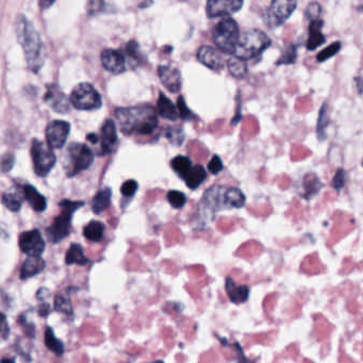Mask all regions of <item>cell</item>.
<instances>
[{
	"mask_svg": "<svg viewBox=\"0 0 363 363\" xmlns=\"http://www.w3.org/2000/svg\"><path fill=\"white\" fill-rule=\"evenodd\" d=\"M119 128L125 134L147 135L153 132L158 126V117L151 105L119 108L115 112Z\"/></svg>",
	"mask_w": 363,
	"mask_h": 363,
	"instance_id": "6da1fadb",
	"label": "cell"
},
{
	"mask_svg": "<svg viewBox=\"0 0 363 363\" xmlns=\"http://www.w3.org/2000/svg\"><path fill=\"white\" fill-rule=\"evenodd\" d=\"M17 38L25 51L28 66L33 72H38L44 64L45 50L41 38L32 24L24 15L16 21Z\"/></svg>",
	"mask_w": 363,
	"mask_h": 363,
	"instance_id": "7a4b0ae2",
	"label": "cell"
},
{
	"mask_svg": "<svg viewBox=\"0 0 363 363\" xmlns=\"http://www.w3.org/2000/svg\"><path fill=\"white\" fill-rule=\"evenodd\" d=\"M83 205L82 201H72L68 199H63L61 201L59 204L61 213L46 230V234H47V238L51 243H59L70 234L74 212L81 208Z\"/></svg>",
	"mask_w": 363,
	"mask_h": 363,
	"instance_id": "3957f363",
	"label": "cell"
},
{
	"mask_svg": "<svg viewBox=\"0 0 363 363\" xmlns=\"http://www.w3.org/2000/svg\"><path fill=\"white\" fill-rule=\"evenodd\" d=\"M270 45V39L259 29H250L240 37L234 57L241 60H250L262 54Z\"/></svg>",
	"mask_w": 363,
	"mask_h": 363,
	"instance_id": "277c9868",
	"label": "cell"
},
{
	"mask_svg": "<svg viewBox=\"0 0 363 363\" xmlns=\"http://www.w3.org/2000/svg\"><path fill=\"white\" fill-rule=\"evenodd\" d=\"M240 37L237 21L229 17L222 19L213 29V41L225 54L234 55Z\"/></svg>",
	"mask_w": 363,
	"mask_h": 363,
	"instance_id": "5b68a950",
	"label": "cell"
},
{
	"mask_svg": "<svg viewBox=\"0 0 363 363\" xmlns=\"http://www.w3.org/2000/svg\"><path fill=\"white\" fill-rule=\"evenodd\" d=\"M66 175L74 177L82 171L88 170L94 161L92 149L84 144L72 143L66 151Z\"/></svg>",
	"mask_w": 363,
	"mask_h": 363,
	"instance_id": "8992f818",
	"label": "cell"
},
{
	"mask_svg": "<svg viewBox=\"0 0 363 363\" xmlns=\"http://www.w3.org/2000/svg\"><path fill=\"white\" fill-rule=\"evenodd\" d=\"M72 105L78 110H97L102 105L101 97L93 85L88 82L79 83L70 96Z\"/></svg>",
	"mask_w": 363,
	"mask_h": 363,
	"instance_id": "52a82bcc",
	"label": "cell"
},
{
	"mask_svg": "<svg viewBox=\"0 0 363 363\" xmlns=\"http://www.w3.org/2000/svg\"><path fill=\"white\" fill-rule=\"evenodd\" d=\"M31 157L33 160L34 172L39 177L47 176L57 161L56 154L51 147L38 139L32 141Z\"/></svg>",
	"mask_w": 363,
	"mask_h": 363,
	"instance_id": "ba28073f",
	"label": "cell"
},
{
	"mask_svg": "<svg viewBox=\"0 0 363 363\" xmlns=\"http://www.w3.org/2000/svg\"><path fill=\"white\" fill-rule=\"evenodd\" d=\"M297 2L291 0H275L267 9L264 20L269 28H277L295 11Z\"/></svg>",
	"mask_w": 363,
	"mask_h": 363,
	"instance_id": "9c48e42d",
	"label": "cell"
},
{
	"mask_svg": "<svg viewBox=\"0 0 363 363\" xmlns=\"http://www.w3.org/2000/svg\"><path fill=\"white\" fill-rule=\"evenodd\" d=\"M19 248L29 257H41L45 249V242L38 229L22 232L19 235Z\"/></svg>",
	"mask_w": 363,
	"mask_h": 363,
	"instance_id": "30bf717a",
	"label": "cell"
},
{
	"mask_svg": "<svg viewBox=\"0 0 363 363\" xmlns=\"http://www.w3.org/2000/svg\"><path fill=\"white\" fill-rule=\"evenodd\" d=\"M71 125L65 120L56 119L49 123L46 129V140L51 148H61L70 134Z\"/></svg>",
	"mask_w": 363,
	"mask_h": 363,
	"instance_id": "8fae6325",
	"label": "cell"
},
{
	"mask_svg": "<svg viewBox=\"0 0 363 363\" xmlns=\"http://www.w3.org/2000/svg\"><path fill=\"white\" fill-rule=\"evenodd\" d=\"M243 1L240 0H210L207 2V15L210 19L231 15L242 8Z\"/></svg>",
	"mask_w": 363,
	"mask_h": 363,
	"instance_id": "7c38bea8",
	"label": "cell"
},
{
	"mask_svg": "<svg viewBox=\"0 0 363 363\" xmlns=\"http://www.w3.org/2000/svg\"><path fill=\"white\" fill-rule=\"evenodd\" d=\"M158 74L161 82L172 93H178L181 89V75L178 68L172 65L159 66Z\"/></svg>",
	"mask_w": 363,
	"mask_h": 363,
	"instance_id": "4fadbf2b",
	"label": "cell"
},
{
	"mask_svg": "<svg viewBox=\"0 0 363 363\" xmlns=\"http://www.w3.org/2000/svg\"><path fill=\"white\" fill-rule=\"evenodd\" d=\"M101 63L107 71L122 73L126 68V57L115 49H106L101 53Z\"/></svg>",
	"mask_w": 363,
	"mask_h": 363,
	"instance_id": "5bb4252c",
	"label": "cell"
},
{
	"mask_svg": "<svg viewBox=\"0 0 363 363\" xmlns=\"http://www.w3.org/2000/svg\"><path fill=\"white\" fill-rule=\"evenodd\" d=\"M101 152L100 154L110 153L117 144L116 125L112 119H106L101 127Z\"/></svg>",
	"mask_w": 363,
	"mask_h": 363,
	"instance_id": "9a60e30c",
	"label": "cell"
},
{
	"mask_svg": "<svg viewBox=\"0 0 363 363\" xmlns=\"http://www.w3.org/2000/svg\"><path fill=\"white\" fill-rule=\"evenodd\" d=\"M197 57L203 64L211 70H222L225 64L222 54L211 46H201L197 53Z\"/></svg>",
	"mask_w": 363,
	"mask_h": 363,
	"instance_id": "2e32d148",
	"label": "cell"
},
{
	"mask_svg": "<svg viewBox=\"0 0 363 363\" xmlns=\"http://www.w3.org/2000/svg\"><path fill=\"white\" fill-rule=\"evenodd\" d=\"M45 100L49 103V106L53 108L56 112L65 113L70 110V102H68L67 97L55 84L48 85Z\"/></svg>",
	"mask_w": 363,
	"mask_h": 363,
	"instance_id": "e0dca14e",
	"label": "cell"
},
{
	"mask_svg": "<svg viewBox=\"0 0 363 363\" xmlns=\"http://www.w3.org/2000/svg\"><path fill=\"white\" fill-rule=\"evenodd\" d=\"M226 292L230 301L234 304H241L248 299L249 287L246 286H238L231 278H227Z\"/></svg>",
	"mask_w": 363,
	"mask_h": 363,
	"instance_id": "ac0fdd59",
	"label": "cell"
},
{
	"mask_svg": "<svg viewBox=\"0 0 363 363\" xmlns=\"http://www.w3.org/2000/svg\"><path fill=\"white\" fill-rule=\"evenodd\" d=\"M24 196L34 211H45L46 207H47V200L33 186L27 184L24 187Z\"/></svg>",
	"mask_w": 363,
	"mask_h": 363,
	"instance_id": "d6986e66",
	"label": "cell"
},
{
	"mask_svg": "<svg viewBox=\"0 0 363 363\" xmlns=\"http://www.w3.org/2000/svg\"><path fill=\"white\" fill-rule=\"evenodd\" d=\"M46 263L41 257H29L24 262L20 270V278L28 279L39 274L45 268Z\"/></svg>",
	"mask_w": 363,
	"mask_h": 363,
	"instance_id": "ffe728a7",
	"label": "cell"
},
{
	"mask_svg": "<svg viewBox=\"0 0 363 363\" xmlns=\"http://www.w3.org/2000/svg\"><path fill=\"white\" fill-rule=\"evenodd\" d=\"M322 28H323V20L322 19H315L312 20L309 27V38L307 42V48L309 50H314L321 46L322 44L325 43V37L322 33Z\"/></svg>",
	"mask_w": 363,
	"mask_h": 363,
	"instance_id": "44dd1931",
	"label": "cell"
},
{
	"mask_svg": "<svg viewBox=\"0 0 363 363\" xmlns=\"http://www.w3.org/2000/svg\"><path fill=\"white\" fill-rule=\"evenodd\" d=\"M157 111L160 116H162L165 119L175 120L179 116L177 109L174 103L172 102L169 97H166L164 94L161 93L158 98L157 102Z\"/></svg>",
	"mask_w": 363,
	"mask_h": 363,
	"instance_id": "7402d4cb",
	"label": "cell"
},
{
	"mask_svg": "<svg viewBox=\"0 0 363 363\" xmlns=\"http://www.w3.org/2000/svg\"><path fill=\"white\" fill-rule=\"evenodd\" d=\"M111 195L112 192L110 188H103L95 194L92 201V210L95 214H99L109 208L111 204Z\"/></svg>",
	"mask_w": 363,
	"mask_h": 363,
	"instance_id": "603a6c76",
	"label": "cell"
},
{
	"mask_svg": "<svg viewBox=\"0 0 363 363\" xmlns=\"http://www.w3.org/2000/svg\"><path fill=\"white\" fill-rule=\"evenodd\" d=\"M206 178H207V172L205 169L201 165L197 164V165H193L192 170L188 172V175L186 177H184V181H186L187 186L190 189L195 190L205 181Z\"/></svg>",
	"mask_w": 363,
	"mask_h": 363,
	"instance_id": "cb8c5ba5",
	"label": "cell"
},
{
	"mask_svg": "<svg viewBox=\"0 0 363 363\" xmlns=\"http://www.w3.org/2000/svg\"><path fill=\"white\" fill-rule=\"evenodd\" d=\"M89 259L86 258L83 252V248L81 245L79 244H72L70 248H68L66 256H65V262L68 266L71 264H79V266H85L86 263H89Z\"/></svg>",
	"mask_w": 363,
	"mask_h": 363,
	"instance_id": "d4e9b609",
	"label": "cell"
},
{
	"mask_svg": "<svg viewBox=\"0 0 363 363\" xmlns=\"http://www.w3.org/2000/svg\"><path fill=\"white\" fill-rule=\"evenodd\" d=\"M225 200L227 208H241L245 204V196L237 188H227L225 192Z\"/></svg>",
	"mask_w": 363,
	"mask_h": 363,
	"instance_id": "484cf974",
	"label": "cell"
},
{
	"mask_svg": "<svg viewBox=\"0 0 363 363\" xmlns=\"http://www.w3.org/2000/svg\"><path fill=\"white\" fill-rule=\"evenodd\" d=\"M105 226L98 221L90 222L83 229L84 237L91 242H99L103 237Z\"/></svg>",
	"mask_w": 363,
	"mask_h": 363,
	"instance_id": "4316f807",
	"label": "cell"
},
{
	"mask_svg": "<svg viewBox=\"0 0 363 363\" xmlns=\"http://www.w3.org/2000/svg\"><path fill=\"white\" fill-rule=\"evenodd\" d=\"M45 344L48 349L54 351L57 356H61L64 353V344H63L61 340L57 339L54 330L50 327H47V329L45 331Z\"/></svg>",
	"mask_w": 363,
	"mask_h": 363,
	"instance_id": "83f0119b",
	"label": "cell"
},
{
	"mask_svg": "<svg viewBox=\"0 0 363 363\" xmlns=\"http://www.w3.org/2000/svg\"><path fill=\"white\" fill-rule=\"evenodd\" d=\"M171 165L176 174L179 175L182 179H184V177L188 175V172L193 168L191 160L188 157H184V155H178V157L172 159Z\"/></svg>",
	"mask_w": 363,
	"mask_h": 363,
	"instance_id": "f1b7e54d",
	"label": "cell"
},
{
	"mask_svg": "<svg viewBox=\"0 0 363 363\" xmlns=\"http://www.w3.org/2000/svg\"><path fill=\"white\" fill-rule=\"evenodd\" d=\"M230 74L237 78H243L247 74V65L244 60H241L237 57H230L227 62Z\"/></svg>",
	"mask_w": 363,
	"mask_h": 363,
	"instance_id": "f546056e",
	"label": "cell"
},
{
	"mask_svg": "<svg viewBox=\"0 0 363 363\" xmlns=\"http://www.w3.org/2000/svg\"><path fill=\"white\" fill-rule=\"evenodd\" d=\"M304 186H305V196H306L307 198H310L319 193L322 184L319 180V178L316 177L314 174H308L306 177H305Z\"/></svg>",
	"mask_w": 363,
	"mask_h": 363,
	"instance_id": "4dcf8cb0",
	"label": "cell"
},
{
	"mask_svg": "<svg viewBox=\"0 0 363 363\" xmlns=\"http://www.w3.org/2000/svg\"><path fill=\"white\" fill-rule=\"evenodd\" d=\"M55 309L59 311V312L72 314L73 307L70 296L66 295V294H59V295H57L55 301Z\"/></svg>",
	"mask_w": 363,
	"mask_h": 363,
	"instance_id": "1f68e13d",
	"label": "cell"
},
{
	"mask_svg": "<svg viewBox=\"0 0 363 363\" xmlns=\"http://www.w3.org/2000/svg\"><path fill=\"white\" fill-rule=\"evenodd\" d=\"M2 204L12 212H17L21 207V199L19 195L7 192L2 195Z\"/></svg>",
	"mask_w": 363,
	"mask_h": 363,
	"instance_id": "d6a6232c",
	"label": "cell"
},
{
	"mask_svg": "<svg viewBox=\"0 0 363 363\" xmlns=\"http://www.w3.org/2000/svg\"><path fill=\"white\" fill-rule=\"evenodd\" d=\"M168 200L169 203L172 205V208L175 209H180L186 205L187 203V197L182 192L180 191H170L168 193Z\"/></svg>",
	"mask_w": 363,
	"mask_h": 363,
	"instance_id": "836d02e7",
	"label": "cell"
},
{
	"mask_svg": "<svg viewBox=\"0 0 363 363\" xmlns=\"http://www.w3.org/2000/svg\"><path fill=\"white\" fill-rule=\"evenodd\" d=\"M340 49H341V44H340V42L332 43L330 46H328L327 48L322 50L321 53L318 55V57H316V59H318L319 62H324L329 59V57L337 55L340 51Z\"/></svg>",
	"mask_w": 363,
	"mask_h": 363,
	"instance_id": "e575fe53",
	"label": "cell"
},
{
	"mask_svg": "<svg viewBox=\"0 0 363 363\" xmlns=\"http://www.w3.org/2000/svg\"><path fill=\"white\" fill-rule=\"evenodd\" d=\"M327 105L324 103L322 106V109L320 111L319 115V122H318V135L321 140H324L326 134H325V127L327 126Z\"/></svg>",
	"mask_w": 363,
	"mask_h": 363,
	"instance_id": "d590c367",
	"label": "cell"
},
{
	"mask_svg": "<svg viewBox=\"0 0 363 363\" xmlns=\"http://www.w3.org/2000/svg\"><path fill=\"white\" fill-rule=\"evenodd\" d=\"M296 56H297V53H296V47L295 46H289V47L287 48V50L284 53V55H282L280 57L279 61L277 62V64H291V63H294L296 60Z\"/></svg>",
	"mask_w": 363,
	"mask_h": 363,
	"instance_id": "8d00e7d4",
	"label": "cell"
},
{
	"mask_svg": "<svg viewBox=\"0 0 363 363\" xmlns=\"http://www.w3.org/2000/svg\"><path fill=\"white\" fill-rule=\"evenodd\" d=\"M178 109H179V116L184 120H191L195 116L186 105L182 96H179V98H178Z\"/></svg>",
	"mask_w": 363,
	"mask_h": 363,
	"instance_id": "74e56055",
	"label": "cell"
},
{
	"mask_svg": "<svg viewBox=\"0 0 363 363\" xmlns=\"http://www.w3.org/2000/svg\"><path fill=\"white\" fill-rule=\"evenodd\" d=\"M137 190V182L134 179L127 180L123 183L122 188H120V192L124 196H127V197H130V196H134Z\"/></svg>",
	"mask_w": 363,
	"mask_h": 363,
	"instance_id": "f35d334b",
	"label": "cell"
},
{
	"mask_svg": "<svg viewBox=\"0 0 363 363\" xmlns=\"http://www.w3.org/2000/svg\"><path fill=\"white\" fill-rule=\"evenodd\" d=\"M168 137L172 143L180 145L184 139V134L181 128H171L168 131Z\"/></svg>",
	"mask_w": 363,
	"mask_h": 363,
	"instance_id": "ab89813d",
	"label": "cell"
},
{
	"mask_svg": "<svg viewBox=\"0 0 363 363\" xmlns=\"http://www.w3.org/2000/svg\"><path fill=\"white\" fill-rule=\"evenodd\" d=\"M321 9H322L321 5L318 2L310 3L306 10V17L308 19H311V21L315 20V19H320V14L322 11Z\"/></svg>",
	"mask_w": 363,
	"mask_h": 363,
	"instance_id": "60d3db41",
	"label": "cell"
},
{
	"mask_svg": "<svg viewBox=\"0 0 363 363\" xmlns=\"http://www.w3.org/2000/svg\"><path fill=\"white\" fill-rule=\"evenodd\" d=\"M344 186H345V172L342 169H340L337 171L335 177H333L332 187L335 190L340 191V190H342L344 188Z\"/></svg>",
	"mask_w": 363,
	"mask_h": 363,
	"instance_id": "b9f144b4",
	"label": "cell"
},
{
	"mask_svg": "<svg viewBox=\"0 0 363 363\" xmlns=\"http://www.w3.org/2000/svg\"><path fill=\"white\" fill-rule=\"evenodd\" d=\"M223 162L221 158L218 157V155H213V158L211 159V161L208 164V170L212 172V174H218L222 170H223Z\"/></svg>",
	"mask_w": 363,
	"mask_h": 363,
	"instance_id": "7bdbcfd3",
	"label": "cell"
},
{
	"mask_svg": "<svg viewBox=\"0 0 363 363\" xmlns=\"http://www.w3.org/2000/svg\"><path fill=\"white\" fill-rule=\"evenodd\" d=\"M5 164H8V170H7V172L10 171L11 169H12V166H13V164H14V157H13V155L8 154V155H7V159H5V158L3 159L2 168H3V166H5Z\"/></svg>",
	"mask_w": 363,
	"mask_h": 363,
	"instance_id": "ee69618b",
	"label": "cell"
},
{
	"mask_svg": "<svg viewBox=\"0 0 363 363\" xmlns=\"http://www.w3.org/2000/svg\"><path fill=\"white\" fill-rule=\"evenodd\" d=\"M2 331H1V336H2V339H5L7 338V335L10 332V329L9 327L7 326V321H5V316L2 315Z\"/></svg>",
	"mask_w": 363,
	"mask_h": 363,
	"instance_id": "f6af8a7d",
	"label": "cell"
},
{
	"mask_svg": "<svg viewBox=\"0 0 363 363\" xmlns=\"http://www.w3.org/2000/svg\"><path fill=\"white\" fill-rule=\"evenodd\" d=\"M86 139H88V141L92 144H96L98 142V136L94 134H89L88 136H86Z\"/></svg>",
	"mask_w": 363,
	"mask_h": 363,
	"instance_id": "bcb514c9",
	"label": "cell"
},
{
	"mask_svg": "<svg viewBox=\"0 0 363 363\" xmlns=\"http://www.w3.org/2000/svg\"><path fill=\"white\" fill-rule=\"evenodd\" d=\"M356 82L357 83H358V91H359V93H362V92H363V78H357L356 79Z\"/></svg>",
	"mask_w": 363,
	"mask_h": 363,
	"instance_id": "7dc6e473",
	"label": "cell"
},
{
	"mask_svg": "<svg viewBox=\"0 0 363 363\" xmlns=\"http://www.w3.org/2000/svg\"><path fill=\"white\" fill-rule=\"evenodd\" d=\"M53 3H54V1H48V2H46V1H41V2H39V4H41V7L43 8V10L46 9V5H51Z\"/></svg>",
	"mask_w": 363,
	"mask_h": 363,
	"instance_id": "c3c4849f",
	"label": "cell"
},
{
	"mask_svg": "<svg viewBox=\"0 0 363 363\" xmlns=\"http://www.w3.org/2000/svg\"><path fill=\"white\" fill-rule=\"evenodd\" d=\"M14 359H2V363H15Z\"/></svg>",
	"mask_w": 363,
	"mask_h": 363,
	"instance_id": "681fc988",
	"label": "cell"
},
{
	"mask_svg": "<svg viewBox=\"0 0 363 363\" xmlns=\"http://www.w3.org/2000/svg\"><path fill=\"white\" fill-rule=\"evenodd\" d=\"M153 363H164L163 361H154Z\"/></svg>",
	"mask_w": 363,
	"mask_h": 363,
	"instance_id": "f907efd6",
	"label": "cell"
},
{
	"mask_svg": "<svg viewBox=\"0 0 363 363\" xmlns=\"http://www.w3.org/2000/svg\"><path fill=\"white\" fill-rule=\"evenodd\" d=\"M362 165H363V159H362Z\"/></svg>",
	"mask_w": 363,
	"mask_h": 363,
	"instance_id": "816d5d0a",
	"label": "cell"
}]
</instances>
